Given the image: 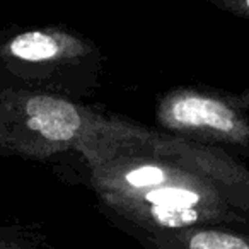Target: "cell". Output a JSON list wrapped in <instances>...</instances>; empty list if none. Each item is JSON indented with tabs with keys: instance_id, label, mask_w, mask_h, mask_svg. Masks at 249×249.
Wrapping results in <instances>:
<instances>
[{
	"instance_id": "2",
	"label": "cell",
	"mask_w": 249,
	"mask_h": 249,
	"mask_svg": "<svg viewBox=\"0 0 249 249\" xmlns=\"http://www.w3.org/2000/svg\"><path fill=\"white\" fill-rule=\"evenodd\" d=\"M152 128L104 106L0 82V156L63 167L96 147L132 143Z\"/></svg>"
},
{
	"instance_id": "7",
	"label": "cell",
	"mask_w": 249,
	"mask_h": 249,
	"mask_svg": "<svg viewBox=\"0 0 249 249\" xmlns=\"http://www.w3.org/2000/svg\"><path fill=\"white\" fill-rule=\"evenodd\" d=\"M222 12L249 21V0H203Z\"/></svg>"
},
{
	"instance_id": "5",
	"label": "cell",
	"mask_w": 249,
	"mask_h": 249,
	"mask_svg": "<svg viewBox=\"0 0 249 249\" xmlns=\"http://www.w3.org/2000/svg\"><path fill=\"white\" fill-rule=\"evenodd\" d=\"M150 145L157 152L208 178L234 210L244 217L246 213L249 215V171L239 162L237 157L224 150L173 139L156 128L150 137Z\"/></svg>"
},
{
	"instance_id": "3",
	"label": "cell",
	"mask_w": 249,
	"mask_h": 249,
	"mask_svg": "<svg viewBox=\"0 0 249 249\" xmlns=\"http://www.w3.org/2000/svg\"><path fill=\"white\" fill-rule=\"evenodd\" d=\"M103 72L101 46L67 24L0 31V82L86 101L101 89Z\"/></svg>"
},
{
	"instance_id": "8",
	"label": "cell",
	"mask_w": 249,
	"mask_h": 249,
	"mask_svg": "<svg viewBox=\"0 0 249 249\" xmlns=\"http://www.w3.org/2000/svg\"><path fill=\"white\" fill-rule=\"evenodd\" d=\"M235 97H237V101H239V104H241L242 109L249 114V86L246 87L244 90H241V92L235 94Z\"/></svg>"
},
{
	"instance_id": "6",
	"label": "cell",
	"mask_w": 249,
	"mask_h": 249,
	"mask_svg": "<svg viewBox=\"0 0 249 249\" xmlns=\"http://www.w3.org/2000/svg\"><path fill=\"white\" fill-rule=\"evenodd\" d=\"M157 237L167 239L171 242H179L183 249H249V235L212 227V225L159 234Z\"/></svg>"
},
{
	"instance_id": "1",
	"label": "cell",
	"mask_w": 249,
	"mask_h": 249,
	"mask_svg": "<svg viewBox=\"0 0 249 249\" xmlns=\"http://www.w3.org/2000/svg\"><path fill=\"white\" fill-rule=\"evenodd\" d=\"M152 133L139 142L89 149L63 169L82 178L113 215L152 235L246 222L208 178L152 149Z\"/></svg>"
},
{
	"instance_id": "4",
	"label": "cell",
	"mask_w": 249,
	"mask_h": 249,
	"mask_svg": "<svg viewBox=\"0 0 249 249\" xmlns=\"http://www.w3.org/2000/svg\"><path fill=\"white\" fill-rule=\"evenodd\" d=\"M154 128L173 139L249 156V114L235 94L205 86H176L159 96Z\"/></svg>"
}]
</instances>
